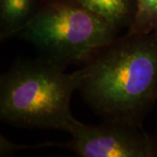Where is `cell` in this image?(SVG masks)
<instances>
[{
  "mask_svg": "<svg viewBox=\"0 0 157 157\" xmlns=\"http://www.w3.org/2000/svg\"><path fill=\"white\" fill-rule=\"evenodd\" d=\"M118 33L78 0H45L18 35L33 45L42 59L66 69L83 65Z\"/></svg>",
  "mask_w": 157,
  "mask_h": 157,
  "instance_id": "3957f363",
  "label": "cell"
},
{
  "mask_svg": "<svg viewBox=\"0 0 157 157\" xmlns=\"http://www.w3.org/2000/svg\"><path fill=\"white\" fill-rule=\"evenodd\" d=\"M128 33H157V0H135V12Z\"/></svg>",
  "mask_w": 157,
  "mask_h": 157,
  "instance_id": "52a82bcc",
  "label": "cell"
},
{
  "mask_svg": "<svg viewBox=\"0 0 157 157\" xmlns=\"http://www.w3.org/2000/svg\"><path fill=\"white\" fill-rule=\"evenodd\" d=\"M75 73L45 59L14 64L0 78V117L17 127L67 132L70 102L77 90Z\"/></svg>",
  "mask_w": 157,
  "mask_h": 157,
  "instance_id": "7a4b0ae2",
  "label": "cell"
},
{
  "mask_svg": "<svg viewBox=\"0 0 157 157\" xmlns=\"http://www.w3.org/2000/svg\"><path fill=\"white\" fill-rule=\"evenodd\" d=\"M67 147L79 157H157V139L142 125L121 121L85 124L75 120Z\"/></svg>",
  "mask_w": 157,
  "mask_h": 157,
  "instance_id": "277c9868",
  "label": "cell"
},
{
  "mask_svg": "<svg viewBox=\"0 0 157 157\" xmlns=\"http://www.w3.org/2000/svg\"><path fill=\"white\" fill-rule=\"evenodd\" d=\"M38 0H0V39L21 33L37 11Z\"/></svg>",
  "mask_w": 157,
  "mask_h": 157,
  "instance_id": "5b68a950",
  "label": "cell"
},
{
  "mask_svg": "<svg viewBox=\"0 0 157 157\" xmlns=\"http://www.w3.org/2000/svg\"><path fill=\"white\" fill-rule=\"evenodd\" d=\"M85 7L106 18L120 31L128 28L135 12V0H78Z\"/></svg>",
  "mask_w": 157,
  "mask_h": 157,
  "instance_id": "8992f818",
  "label": "cell"
},
{
  "mask_svg": "<svg viewBox=\"0 0 157 157\" xmlns=\"http://www.w3.org/2000/svg\"><path fill=\"white\" fill-rule=\"evenodd\" d=\"M74 73L77 90L104 121L142 125L157 101V33L117 36Z\"/></svg>",
  "mask_w": 157,
  "mask_h": 157,
  "instance_id": "6da1fadb",
  "label": "cell"
}]
</instances>
